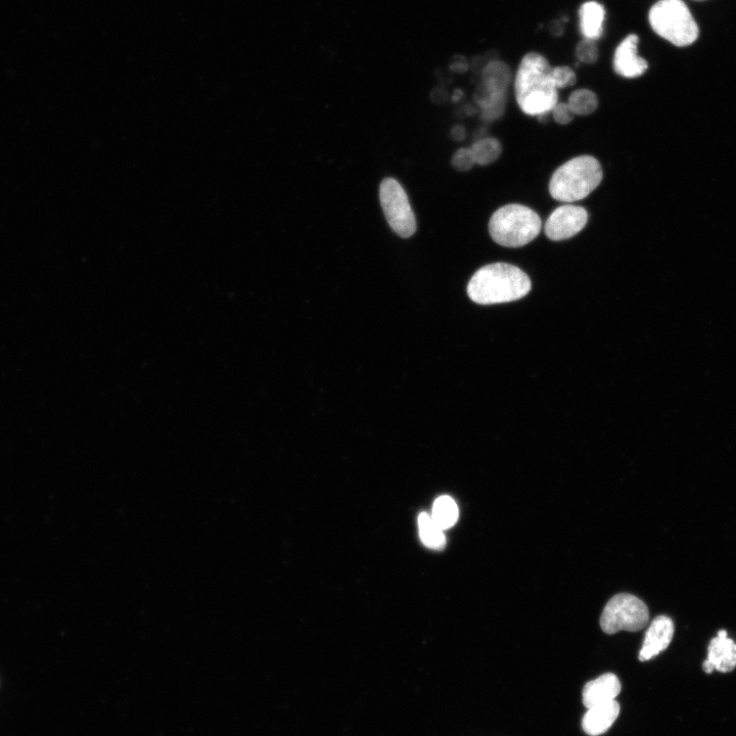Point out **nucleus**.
<instances>
[{
    "label": "nucleus",
    "instance_id": "f257e3e1",
    "mask_svg": "<svg viewBox=\"0 0 736 736\" xmlns=\"http://www.w3.org/2000/svg\"><path fill=\"white\" fill-rule=\"evenodd\" d=\"M515 91L519 107L529 116L543 117L559 103L552 67L537 53L523 57L515 78Z\"/></svg>",
    "mask_w": 736,
    "mask_h": 736
},
{
    "label": "nucleus",
    "instance_id": "f03ea898",
    "mask_svg": "<svg viewBox=\"0 0 736 736\" xmlns=\"http://www.w3.org/2000/svg\"><path fill=\"white\" fill-rule=\"evenodd\" d=\"M531 288L529 276L522 269L508 263H494L473 275L468 294L475 303L491 305L520 300Z\"/></svg>",
    "mask_w": 736,
    "mask_h": 736
},
{
    "label": "nucleus",
    "instance_id": "7ed1b4c3",
    "mask_svg": "<svg viewBox=\"0 0 736 736\" xmlns=\"http://www.w3.org/2000/svg\"><path fill=\"white\" fill-rule=\"evenodd\" d=\"M604 178L603 167L592 156H579L563 164L552 175L549 193L556 201L572 204L594 192Z\"/></svg>",
    "mask_w": 736,
    "mask_h": 736
},
{
    "label": "nucleus",
    "instance_id": "20e7f679",
    "mask_svg": "<svg viewBox=\"0 0 736 736\" xmlns=\"http://www.w3.org/2000/svg\"><path fill=\"white\" fill-rule=\"evenodd\" d=\"M542 221L531 208L510 204L494 212L489 221V234L499 246L521 248L533 242L540 234Z\"/></svg>",
    "mask_w": 736,
    "mask_h": 736
},
{
    "label": "nucleus",
    "instance_id": "39448f33",
    "mask_svg": "<svg viewBox=\"0 0 736 736\" xmlns=\"http://www.w3.org/2000/svg\"><path fill=\"white\" fill-rule=\"evenodd\" d=\"M652 29L670 43L685 48L697 41L700 30L682 0H659L649 13Z\"/></svg>",
    "mask_w": 736,
    "mask_h": 736
},
{
    "label": "nucleus",
    "instance_id": "423d86ee",
    "mask_svg": "<svg viewBox=\"0 0 736 736\" xmlns=\"http://www.w3.org/2000/svg\"><path fill=\"white\" fill-rule=\"evenodd\" d=\"M512 78L510 66L501 61H492L483 69L475 101L481 109L484 121L492 122L503 116Z\"/></svg>",
    "mask_w": 736,
    "mask_h": 736
},
{
    "label": "nucleus",
    "instance_id": "0eeeda50",
    "mask_svg": "<svg viewBox=\"0 0 736 736\" xmlns=\"http://www.w3.org/2000/svg\"><path fill=\"white\" fill-rule=\"evenodd\" d=\"M649 620L647 605L634 595L622 593L614 596L607 604L601 617V626L607 634L637 632L646 627Z\"/></svg>",
    "mask_w": 736,
    "mask_h": 736
},
{
    "label": "nucleus",
    "instance_id": "6e6552de",
    "mask_svg": "<svg viewBox=\"0 0 736 736\" xmlns=\"http://www.w3.org/2000/svg\"><path fill=\"white\" fill-rule=\"evenodd\" d=\"M380 201L393 232L403 239L417 232V219L401 184L394 178H386L380 187Z\"/></svg>",
    "mask_w": 736,
    "mask_h": 736
},
{
    "label": "nucleus",
    "instance_id": "1a4fd4ad",
    "mask_svg": "<svg viewBox=\"0 0 736 736\" xmlns=\"http://www.w3.org/2000/svg\"><path fill=\"white\" fill-rule=\"evenodd\" d=\"M587 222L586 209L567 204L551 213L544 225V232L550 241L562 242L581 233Z\"/></svg>",
    "mask_w": 736,
    "mask_h": 736
},
{
    "label": "nucleus",
    "instance_id": "9d476101",
    "mask_svg": "<svg viewBox=\"0 0 736 736\" xmlns=\"http://www.w3.org/2000/svg\"><path fill=\"white\" fill-rule=\"evenodd\" d=\"M638 43L639 37L629 34L617 46L613 67L619 76L634 79L648 71L649 63L638 55Z\"/></svg>",
    "mask_w": 736,
    "mask_h": 736
},
{
    "label": "nucleus",
    "instance_id": "9b49d317",
    "mask_svg": "<svg viewBox=\"0 0 736 736\" xmlns=\"http://www.w3.org/2000/svg\"><path fill=\"white\" fill-rule=\"evenodd\" d=\"M674 635V623L666 616L656 618L644 637L639 660L647 662L668 649Z\"/></svg>",
    "mask_w": 736,
    "mask_h": 736
},
{
    "label": "nucleus",
    "instance_id": "f8f14e48",
    "mask_svg": "<svg viewBox=\"0 0 736 736\" xmlns=\"http://www.w3.org/2000/svg\"><path fill=\"white\" fill-rule=\"evenodd\" d=\"M736 668V644L728 637L725 630H720L710 642L708 659L704 662V671L728 673Z\"/></svg>",
    "mask_w": 736,
    "mask_h": 736
},
{
    "label": "nucleus",
    "instance_id": "ddd939ff",
    "mask_svg": "<svg viewBox=\"0 0 736 736\" xmlns=\"http://www.w3.org/2000/svg\"><path fill=\"white\" fill-rule=\"evenodd\" d=\"M622 689L619 678L612 673L604 674L590 682L583 689V704L591 707L616 701Z\"/></svg>",
    "mask_w": 736,
    "mask_h": 736
},
{
    "label": "nucleus",
    "instance_id": "4468645a",
    "mask_svg": "<svg viewBox=\"0 0 736 736\" xmlns=\"http://www.w3.org/2000/svg\"><path fill=\"white\" fill-rule=\"evenodd\" d=\"M619 714L620 705L617 701L591 707L583 718V729L591 736L604 734L615 723Z\"/></svg>",
    "mask_w": 736,
    "mask_h": 736
},
{
    "label": "nucleus",
    "instance_id": "2eb2a0df",
    "mask_svg": "<svg viewBox=\"0 0 736 736\" xmlns=\"http://www.w3.org/2000/svg\"><path fill=\"white\" fill-rule=\"evenodd\" d=\"M605 7L594 0L584 3L579 9L580 32L585 39L597 41L604 35Z\"/></svg>",
    "mask_w": 736,
    "mask_h": 736
},
{
    "label": "nucleus",
    "instance_id": "dca6fc26",
    "mask_svg": "<svg viewBox=\"0 0 736 736\" xmlns=\"http://www.w3.org/2000/svg\"><path fill=\"white\" fill-rule=\"evenodd\" d=\"M458 515V506L450 496H441L435 501L432 518L442 530L453 527Z\"/></svg>",
    "mask_w": 736,
    "mask_h": 736
},
{
    "label": "nucleus",
    "instance_id": "f3484780",
    "mask_svg": "<svg viewBox=\"0 0 736 736\" xmlns=\"http://www.w3.org/2000/svg\"><path fill=\"white\" fill-rule=\"evenodd\" d=\"M476 164L487 166L494 163L502 153L500 142L495 137H484L471 147Z\"/></svg>",
    "mask_w": 736,
    "mask_h": 736
},
{
    "label": "nucleus",
    "instance_id": "a211bd4d",
    "mask_svg": "<svg viewBox=\"0 0 736 736\" xmlns=\"http://www.w3.org/2000/svg\"><path fill=\"white\" fill-rule=\"evenodd\" d=\"M420 535L425 545L433 549H442L446 544L444 530H442L432 516L421 514L419 518Z\"/></svg>",
    "mask_w": 736,
    "mask_h": 736
},
{
    "label": "nucleus",
    "instance_id": "6ab92c4d",
    "mask_svg": "<svg viewBox=\"0 0 736 736\" xmlns=\"http://www.w3.org/2000/svg\"><path fill=\"white\" fill-rule=\"evenodd\" d=\"M568 105L575 115L588 116L598 107V99L590 89L582 88L572 92Z\"/></svg>",
    "mask_w": 736,
    "mask_h": 736
},
{
    "label": "nucleus",
    "instance_id": "aec40b11",
    "mask_svg": "<svg viewBox=\"0 0 736 736\" xmlns=\"http://www.w3.org/2000/svg\"><path fill=\"white\" fill-rule=\"evenodd\" d=\"M576 57L580 63L593 65L598 61L600 52H598L596 41L583 38L576 46Z\"/></svg>",
    "mask_w": 736,
    "mask_h": 736
},
{
    "label": "nucleus",
    "instance_id": "412c9836",
    "mask_svg": "<svg viewBox=\"0 0 736 736\" xmlns=\"http://www.w3.org/2000/svg\"><path fill=\"white\" fill-rule=\"evenodd\" d=\"M453 168L459 172H467L476 165V160L471 148L458 150L451 160Z\"/></svg>",
    "mask_w": 736,
    "mask_h": 736
},
{
    "label": "nucleus",
    "instance_id": "4be33fe9",
    "mask_svg": "<svg viewBox=\"0 0 736 736\" xmlns=\"http://www.w3.org/2000/svg\"><path fill=\"white\" fill-rule=\"evenodd\" d=\"M552 78L558 89L571 87L576 84L577 76L574 70L568 66L552 68Z\"/></svg>",
    "mask_w": 736,
    "mask_h": 736
},
{
    "label": "nucleus",
    "instance_id": "5701e85b",
    "mask_svg": "<svg viewBox=\"0 0 736 736\" xmlns=\"http://www.w3.org/2000/svg\"><path fill=\"white\" fill-rule=\"evenodd\" d=\"M551 113L555 121L561 125L570 124L575 116L568 103H558L556 107L552 109Z\"/></svg>",
    "mask_w": 736,
    "mask_h": 736
},
{
    "label": "nucleus",
    "instance_id": "b1692460",
    "mask_svg": "<svg viewBox=\"0 0 736 736\" xmlns=\"http://www.w3.org/2000/svg\"><path fill=\"white\" fill-rule=\"evenodd\" d=\"M565 31L564 27V20L563 21H554L550 24V32L554 36H561Z\"/></svg>",
    "mask_w": 736,
    "mask_h": 736
},
{
    "label": "nucleus",
    "instance_id": "393cba45",
    "mask_svg": "<svg viewBox=\"0 0 736 736\" xmlns=\"http://www.w3.org/2000/svg\"><path fill=\"white\" fill-rule=\"evenodd\" d=\"M453 140L460 142L466 137V129L463 126H454L451 130Z\"/></svg>",
    "mask_w": 736,
    "mask_h": 736
},
{
    "label": "nucleus",
    "instance_id": "a878e982",
    "mask_svg": "<svg viewBox=\"0 0 736 736\" xmlns=\"http://www.w3.org/2000/svg\"><path fill=\"white\" fill-rule=\"evenodd\" d=\"M463 95L464 94H463V91L462 90L456 89L455 94H454V96L452 98L453 99V102H457L458 100H460V98H462Z\"/></svg>",
    "mask_w": 736,
    "mask_h": 736
}]
</instances>
